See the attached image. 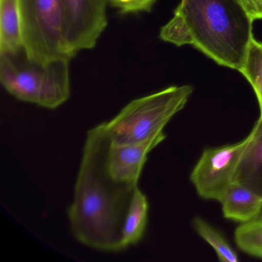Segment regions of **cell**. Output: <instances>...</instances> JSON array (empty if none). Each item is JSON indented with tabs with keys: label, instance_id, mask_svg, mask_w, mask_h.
<instances>
[{
	"label": "cell",
	"instance_id": "9",
	"mask_svg": "<svg viewBox=\"0 0 262 262\" xmlns=\"http://www.w3.org/2000/svg\"><path fill=\"white\" fill-rule=\"evenodd\" d=\"M222 214L228 220L246 223L262 213V195L241 182H234L219 200Z\"/></svg>",
	"mask_w": 262,
	"mask_h": 262
},
{
	"label": "cell",
	"instance_id": "17",
	"mask_svg": "<svg viewBox=\"0 0 262 262\" xmlns=\"http://www.w3.org/2000/svg\"><path fill=\"white\" fill-rule=\"evenodd\" d=\"M251 20L262 19V0H237Z\"/></svg>",
	"mask_w": 262,
	"mask_h": 262
},
{
	"label": "cell",
	"instance_id": "6",
	"mask_svg": "<svg viewBox=\"0 0 262 262\" xmlns=\"http://www.w3.org/2000/svg\"><path fill=\"white\" fill-rule=\"evenodd\" d=\"M247 143L248 137L237 143L204 150L190 174L199 196L219 202L234 181Z\"/></svg>",
	"mask_w": 262,
	"mask_h": 262
},
{
	"label": "cell",
	"instance_id": "5",
	"mask_svg": "<svg viewBox=\"0 0 262 262\" xmlns=\"http://www.w3.org/2000/svg\"><path fill=\"white\" fill-rule=\"evenodd\" d=\"M24 50L29 59L47 64L72 58L65 42L62 0H19Z\"/></svg>",
	"mask_w": 262,
	"mask_h": 262
},
{
	"label": "cell",
	"instance_id": "13",
	"mask_svg": "<svg viewBox=\"0 0 262 262\" xmlns=\"http://www.w3.org/2000/svg\"><path fill=\"white\" fill-rule=\"evenodd\" d=\"M192 224L197 234L214 249L220 261H239L237 253L217 228L199 216L193 219Z\"/></svg>",
	"mask_w": 262,
	"mask_h": 262
},
{
	"label": "cell",
	"instance_id": "1",
	"mask_svg": "<svg viewBox=\"0 0 262 262\" xmlns=\"http://www.w3.org/2000/svg\"><path fill=\"white\" fill-rule=\"evenodd\" d=\"M105 142L99 125L87 133L68 216L79 242L99 251L117 252L123 251L122 225L136 188L117 185L107 177L102 164Z\"/></svg>",
	"mask_w": 262,
	"mask_h": 262
},
{
	"label": "cell",
	"instance_id": "11",
	"mask_svg": "<svg viewBox=\"0 0 262 262\" xmlns=\"http://www.w3.org/2000/svg\"><path fill=\"white\" fill-rule=\"evenodd\" d=\"M24 48L19 0H0V53Z\"/></svg>",
	"mask_w": 262,
	"mask_h": 262
},
{
	"label": "cell",
	"instance_id": "2",
	"mask_svg": "<svg viewBox=\"0 0 262 262\" xmlns=\"http://www.w3.org/2000/svg\"><path fill=\"white\" fill-rule=\"evenodd\" d=\"M191 46L222 67L240 71L252 40L253 21L237 0H181Z\"/></svg>",
	"mask_w": 262,
	"mask_h": 262
},
{
	"label": "cell",
	"instance_id": "4",
	"mask_svg": "<svg viewBox=\"0 0 262 262\" xmlns=\"http://www.w3.org/2000/svg\"><path fill=\"white\" fill-rule=\"evenodd\" d=\"M191 85L168 87L127 104L108 122L99 124L108 142L116 145L139 143L159 135L192 94Z\"/></svg>",
	"mask_w": 262,
	"mask_h": 262
},
{
	"label": "cell",
	"instance_id": "15",
	"mask_svg": "<svg viewBox=\"0 0 262 262\" xmlns=\"http://www.w3.org/2000/svg\"><path fill=\"white\" fill-rule=\"evenodd\" d=\"M234 239L241 251L262 259V213L250 222L240 224L234 231Z\"/></svg>",
	"mask_w": 262,
	"mask_h": 262
},
{
	"label": "cell",
	"instance_id": "16",
	"mask_svg": "<svg viewBox=\"0 0 262 262\" xmlns=\"http://www.w3.org/2000/svg\"><path fill=\"white\" fill-rule=\"evenodd\" d=\"M156 0H107L122 14H136L142 12H150Z\"/></svg>",
	"mask_w": 262,
	"mask_h": 262
},
{
	"label": "cell",
	"instance_id": "3",
	"mask_svg": "<svg viewBox=\"0 0 262 262\" xmlns=\"http://www.w3.org/2000/svg\"><path fill=\"white\" fill-rule=\"evenodd\" d=\"M70 59L44 64L29 59L24 48L0 53V81L23 102L56 110L70 97Z\"/></svg>",
	"mask_w": 262,
	"mask_h": 262
},
{
	"label": "cell",
	"instance_id": "10",
	"mask_svg": "<svg viewBox=\"0 0 262 262\" xmlns=\"http://www.w3.org/2000/svg\"><path fill=\"white\" fill-rule=\"evenodd\" d=\"M234 181L262 195V119L259 118L248 136Z\"/></svg>",
	"mask_w": 262,
	"mask_h": 262
},
{
	"label": "cell",
	"instance_id": "12",
	"mask_svg": "<svg viewBox=\"0 0 262 262\" xmlns=\"http://www.w3.org/2000/svg\"><path fill=\"white\" fill-rule=\"evenodd\" d=\"M148 199L137 187L133 191L122 225V250L137 245L142 240L148 222Z\"/></svg>",
	"mask_w": 262,
	"mask_h": 262
},
{
	"label": "cell",
	"instance_id": "7",
	"mask_svg": "<svg viewBox=\"0 0 262 262\" xmlns=\"http://www.w3.org/2000/svg\"><path fill=\"white\" fill-rule=\"evenodd\" d=\"M65 42L73 59L79 51L95 48L108 25L107 0H62Z\"/></svg>",
	"mask_w": 262,
	"mask_h": 262
},
{
	"label": "cell",
	"instance_id": "14",
	"mask_svg": "<svg viewBox=\"0 0 262 262\" xmlns=\"http://www.w3.org/2000/svg\"><path fill=\"white\" fill-rule=\"evenodd\" d=\"M241 73L251 84L258 101L262 119V42L253 38L248 47L246 57L240 70Z\"/></svg>",
	"mask_w": 262,
	"mask_h": 262
},
{
	"label": "cell",
	"instance_id": "8",
	"mask_svg": "<svg viewBox=\"0 0 262 262\" xmlns=\"http://www.w3.org/2000/svg\"><path fill=\"white\" fill-rule=\"evenodd\" d=\"M165 138L163 133L139 143L123 145L110 143L105 138L102 164L107 177L117 185L137 188L148 154Z\"/></svg>",
	"mask_w": 262,
	"mask_h": 262
}]
</instances>
